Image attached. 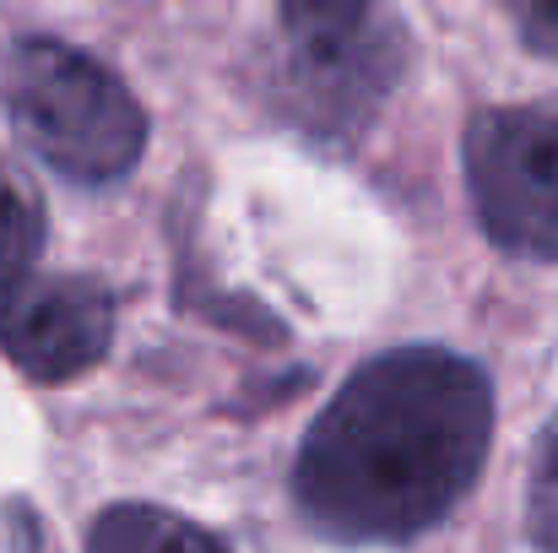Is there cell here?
Wrapping results in <instances>:
<instances>
[{
    "label": "cell",
    "mask_w": 558,
    "mask_h": 553,
    "mask_svg": "<svg viewBox=\"0 0 558 553\" xmlns=\"http://www.w3.org/2000/svg\"><path fill=\"white\" fill-rule=\"evenodd\" d=\"M483 233L532 261H558V115L483 109L461 142Z\"/></svg>",
    "instance_id": "277c9868"
},
{
    "label": "cell",
    "mask_w": 558,
    "mask_h": 553,
    "mask_svg": "<svg viewBox=\"0 0 558 553\" xmlns=\"http://www.w3.org/2000/svg\"><path fill=\"white\" fill-rule=\"evenodd\" d=\"M0 104L27 153L71 184H120L147 153V109L87 49L22 38L0 71Z\"/></svg>",
    "instance_id": "7a4b0ae2"
},
{
    "label": "cell",
    "mask_w": 558,
    "mask_h": 553,
    "mask_svg": "<svg viewBox=\"0 0 558 553\" xmlns=\"http://www.w3.org/2000/svg\"><path fill=\"white\" fill-rule=\"evenodd\" d=\"M526 527L543 553H558V412L548 418L537 450H532V483H526Z\"/></svg>",
    "instance_id": "ba28073f"
},
{
    "label": "cell",
    "mask_w": 558,
    "mask_h": 553,
    "mask_svg": "<svg viewBox=\"0 0 558 553\" xmlns=\"http://www.w3.org/2000/svg\"><path fill=\"white\" fill-rule=\"evenodd\" d=\"M38 250H44V206L33 184L11 164H0V288L27 277Z\"/></svg>",
    "instance_id": "52a82bcc"
},
{
    "label": "cell",
    "mask_w": 558,
    "mask_h": 553,
    "mask_svg": "<svg viewBox=\"0 0 558 553\" xmlns=\"http://www.w3.org/2000/svg\"><path fill=\"white\" fill-rule=\"evenodd\" d=\"M510 22H515V33H521L526 49L558 60V0H515L510 5Z\"/></svg>",
    "instance_id": "9c48e42d"
},
{
    "label": "cell",
    "mask_w": 558,
    "mask_h": 553,
    "mask_svg": "<svg viewBox=\"0 0 558 553\" xmlns=\"http://www.w3.org/2000/svg\"><path fill=\"white\" fill-rule=\"evenodd\" d=\"M277 22L288 44L282 98L293 120L320 142L364 136L407 60L401 22L374 5H282Z\"/></svg>",
    "instance_id": "3957f363"
},
{
    "label": "cell",
    "mask_w": 558,
    "mask_h": 553,
    "mask_svg": "<svg viewBox=\"0 0 558 553\" xmlns=\"http://www.w3.org/2000/svg\"><path fill=\"white\" fill-rule=\"evenodd\" d=\"M494 445L488 374L434 342L353 369L310 423L293 500L331 543H412L477 483Z\"/></svg>",
    "instance_id": "6da1fadb"
},
{
    "label": "cell",
    "mask_w": 558,
    "mask_h": 553,
    "mask_svg": "<svg viewBox=\"0 0 558 553\" xmlns=\"http://www.w3.org/2000/svg\"><path fill=\"white\" fill-rule=\"evenodd\" d=\"M114 342V299L93 277L27 272L0 288V353L27 380L60 385L98 364Z\"/></svg>",
    "instance_id": "5b68a950"
},
{
    "label": "cell",
    "mask_w": 558,
    "mask_h": 553,
    "mask_svg": "<svg viewBox=\"0 0 558 553\" xmlns=\"http://www.w3.org/2000/svg\"><path fill=\"white\" fill-rule=\"evenodd\" d=\"M87 553H222L211 532L158 505H114L93 521Z\"/></svg>",
    "instance_id": "8992f818"
}]
</instances>
